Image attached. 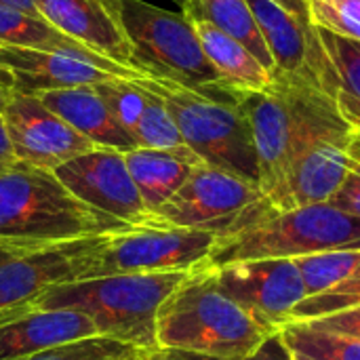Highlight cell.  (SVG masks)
I'll return each instance as SVG.
<instances>
[{"mask_svg":"<svg viewBox=\"0 0 360 360\" xmlns=\"http://www.w3.org/2000/svg\"><path fill=\"white\" fill-rule=\"evenodd\" d=\"M245 112L259 167V190L276 211H289V171L300 154L323 139H348L352 127L316 80L272 72L264 91L232 93Z\"/></svg>","mask_w":360,"mask_h":360,"instance_id":"6da1fadb","label":"cell"},{"mask_svg":"<svg viewBox=\"0 0 360 360\" xmlns=\"http://www.w3.org/2000/svg\"><path fill=\"white\" fill-rule=\"evenodd\" d=\"M272 333L217 285L209 268L192 270L156 316V350L236 359L253 354Z\"/></svg>","mask_w":360,"mask_h":360,"instance_id":"7a4b0ae2","label":"cell"},{"mask_svg":"<svg viewBox=\"0 0 360 360\" xmlns=\"http://www.w3.org/2000/svg\"><path fill=\"white\" fill-rule=\"evenodd\" d=\"M188 274H116L65 283L49 289L25 308L78 310L93 321L99 338L152 352L156 350L158 310Z\"/></svg>","mask_w":360,"mask_h":360,"instance_id":"3957f363","label":"cell"},{"mask_svg":"<svg viewBox=\"0 0 360 360\" xmlns=\"http://www.w3.org/2000/svg\"><path fill=\"white\" fill-rule=\"evenodd\" d=\"M76 200L53 171L17 162L0 173V240L55 245L129 230Z\"/></svg>","mask_w":360,"mask_h":360,"instance_id":"277c9868","label":"cell"},{"mask_svg":"<svg viewBox=\"0 0 360 360\" xmlns=\"http://www.w3.org/2000/svg\"><path fill=\"white\" fill-rule=\"evenodd\" d=\"M338 249H360V219L323 202L270 211L262 219L219 236L202 268L253 259H295Z\"/></svg>","mask_w":360,"mask_h":360,"instance_id":"5b68a950","label":"cell"},{"mask_svg":"<svg viewBox=\"0 0 360 360\" xmlns=\"http://www.w3.org/2000/svg\"><path fill=\"white\" fill-rule=\"evenodd\" d=\"M105 4L118 21L131 46V63L141 76L171 80L202 93H228L184 13L146 0H105Z\"/></svg>","mask_w":360,"mask_h":360,"instance_id":"8992f818","label":"cell"},{"mask_svg":"<svg viewBox=\"0 0 360 360\" xmlns=\"http://www.w3.org/2000/svg\"><path fill=\"white\" fill-rule=\"evenodd\" d=\"M160 95L184 143L209 167L259 186L251 124L232 93H202L162 78H137Z\"/></svg>","mask_w":360,"mask_h":360,"instance_id":"52a82bcc","label":"cell"},{"mask_svg":"<svg viewBox=\"0 0 360 360\" xmlns=\"http://www.w3.org/2000/svg\"><path fill=\"white\" fill-rule=\"evenodd\" d=\"M270 211L259 186L200 162L186 184L150 215L148 226L202 230L219 236L257 221Z\"/></svg>","mask_w":360,"mask_h":360,"instance_id":"ba28073f","label":"cell"},{"mask_svg":"<svg viewBox=\"0 0 360 360\" xmlns=\"http://www.w3.org/2000/svg\"><path fill=\"white\" fill-rule=\"evenodd\" d=\"M108 236L55 245L0 240V314L30 306L57 285L91 278Z\"/></svg>","mask_w":360,"mask_h":360,"instance_id":"9c48e42d","label":"cell"},{"mask_svg":"<svg viewBox=\"0 0 360 360\" xmlns=\"http://www.w3.org/2000/svg\"><path fill=\"white\" fill-rule=\"evenodd\" d=\"M217 234L167 226H139L110 234L91 278L116 274L192 272L205 266Z\"/></svg>","mask_w":360,"mask_h":360,"instance_id":"30bf717a","label":"cell"},{"mask_svg":"<svg viewBox=\"0 0 360 360\" xmlns=\"http://www.w3.org/2000/svg\"><path fill=\"white\" fill-rule=\"evenodd\" d=\"M53 173L82 205L133 228L150 224V213L127 169L124 152L95 148L59 165Z\"/></svg>","mask_w":360,"mask_h":360,"instance_id":"8fae6325","label":"cell"},{"mask_svg":"<svg viewBox=\"0 0 360 360\" xmlns=\"http://www.w3.org/2000/svg\"><path fill=\"white\" fill-rule=\"evenodd\" d=\"M209 270L236 304L272 331L285 327L291 310L306 300V287L293 259H253Z\"/></svg>","mask_w":360,"mask_h":360,"instance_id":"7c38bea8","label":"cell"},{"mask_svg":"<svg viewBox=\"0 0 360 360\" xmlns=\"http://www.w3.org/2000/svg\"><path fill=\"white\" fill-rule=\"evenodd\" d=\"M4 120L17 162L36 169L55 171L59 165L97 148L36 95L8 93Z\"/></svg>","mask_w":360,"mask_h":360,"instance_id":"4fadbf2b","label":"cell"},{"mask_svg":"<svg viewBox=\"0 0 360 360\" xmlns=\"http://www.w3.org/2000/svg\"><path fill=\"white\" fill-rule=\"evenodd\" d=\"M99 338L93 321L70 308H19L0 314V360L25 359Z\"/></svg>","mask_w":360,"mask_h":360,"instance_id":"5bb4252c","label":"cell"},{"mask_svg":"<svg viewBox=\"0 0 360 360\" xmlns=\"http://www.w3.org/2000/svg\"><path fill=\"white\" fill-rule=\"evenodd\" d=\"M108 78L112 74L72 55L0 44V82L8 93L38 95L55 89L97 84Z\"/></svg>","mask_w":360,"mask_h":360,"instance_id":"9a60e30c","label":"cell"},{"mask_svg":"<svg viewBox=\"0 0 360 360\" xmlns=\"http://www.w3.org/2000/svg\"><path fill=\"white\" fill-rule=\"evenodd\" d=\"M36 8L40 17L91 51L133 68L131 46L105 0H36Z\"/></svg>","mask_w":360,"mask_h":360,"instance_id":"2e32d148","label":"cell"},{"mask_svg":"<svg viewBox=\"0 0 360 360\" xmlns=\"http://www.w3.org/2000/svg\"><path fill=\"white\" fill-rule=\"evenodd\" d=\"M314 34V78L321 89L333 97L342 118L352 131H360V42L316 25Z\"/></svg>","mask_w":360,"mask_h":360,"instance_id":"e0dca14e","label":"cell"},{"mask_svg":"<svg viewBox=\"0 0 360 360\" xmlns=\"http://www.w3.org/2000/svg\"><path fill=\"white\" fill-rule=\"evenodd\" d=\"M247 4L272 55L276 68L274 72L300 74L316 80L312 72V57L316 46L314 25L272 0H247Z\"/></svg>","mask_w":360,"mask_h":360,"instance_id":"ac0fdd59","label":"cell"},{"mask_svg":"<svg viewBox=\"0 0 360 360\" xmlns=\"http://www.w3.org/2000/svg\"><path fill=\"white\" fill-rule=\"evenodd\" d=\"M36 97L97 148H112L118 152L137 148L133 137L116 122L95 84L44 91Z\"/></svg>","mask_w":360,"mask_h":360,"instance_id":"d6986e66","label":"cell"},{"mask_svg":"<svg viewBox=\"0 0 360 360\" xmlns=\"http://www.w3.org/2000/svg\"><path fill=\"white\" fill-rule=\"evenodd\" d=\"M0 44L63 53V55L84 59V61L97 65L99 70H103L112 76H118V78H131V80L141 78V74L137 70L120 65V63L91 51L82 42H78L72 36L57 30L44 17L27 15V13L17 11V8L4 6V4H0Z\"/></svg>","mask_w":360,"mask_h":360,"instance_id":"ffe728a7","label":"cell"},{"mask_svg":"<svg viewBox=\"0 0 360 360\" xmlns=\"http://www.w3.org/2000/svg\"><path fill=\"white\" fill-rule=\"evenodd\" d=\"M348 139H323L295 158L287 179L293 209L323 205L335 196L348 173Z\"/></svg>","mask_w":360,"mask_h":360,"instance_id":"44dd1931","label":"cell"},{"mask_svg":"<svg viewBox=\"0 0 360 360\" xmlns=\"http://www.w3.org/2000/svg\"><path fill=\"white\" fill-rule=\"evenodd\" d=\"M124 160L150 215L158 211L186 184L194 167L202 162L188 146L173 150L135 148L124 152Z\"/></svg>","mask_w":360,"mask_h":360,"instance_id":"7402d4cb","label":"cell"},{"mask_svg":"<svg viewBox=\"0 0 360 360\" xmlns=\"http://www.w3.org/2000/svg\"><path fill=\"white\" fill-rule=\"evenodd\" d=\"M190 23L202 44L207 59L221 76L228 93L264 91L272 82V74L236 38L202 19H190Z\"/></svg>","mask_w":360,"mask_h":360,"instance_id":"603a6c76","label":"cell"},{"mask_svg":"<svg viewBox=\"0 0 360 360\" xmlns=\"http://www.w3.org/2000/svg\"><path fill=\"white\" fill-rule=\"evenodd\" d=\"M184 15L188 19L209 21L245 44L270 74L276 70L247 0H184Z\"/></svg>","mask_w":360,"mask_h":360,"instance_id":"cb8c5ba5","label":"cell"},{"mask_svg":"<svg viewBox=\"0 0 360 360\" xmlns=\"http://www.w3.org/2000/svg\"><path fill=\"white\" fill-rule=\"evenodd\" d=\"M281 338L291 360H360V342L321 331L308 323H289L281 327Z\"/></svg>","mask_w":360,"mask_h":360,"instance_id":"d4e9b609","label":"cell"},{"mask_svg":"<svg viewBox=\"0 0 360 360\" xmlns=\"http://www.w3.org/2000/svg\"><path fill=\"white\" fill-rule=\"evenodd\" d=\"M293 264L297 266L306 297L323 293L344 278H348L360 266V249H338V251H323L304 257H295Z\"/></svg>","mask_w":360,"mask_h":360,"instance_id":"484cf974","label":"cell"},{"mask_svg":"<svg viewBox=\"0 0 360 360\" xmlns=\"http://www.w3.org/2000/svg\"><path fill=\"white\" fill-rule=\"evenodd\" d=\"M146 91H148V103H146V110H143L141 120H139V124L135 129V135H133L135 146L137 148H148V150L184 148L186 143L181 139V133L177 129L165 99L160 95H156L154 91H150V89H146Z\"/></svg>","mask_w":360,"mask_h":360,"instance_id":"4316f807","label":"cell"},{"mask_svg":"<svg viewBox=\"0 0 360 360\" xmlns=\"http://www.w3.org/2000/svg\"><path fill=\"white\" fill-rule=\"evenodd\" d=\"M95 89L105 101L112 116L116 118V122L133 137L148 103V91L137 82V78L131 80V78H118V76L97 82Z\"/></svg>","mask_w":360,"mask_h":360,"instance_id":"83f0119b","label":"cell"},{"mask_svg":"<svg viewBox=\"0 0 360 360\" xmlns=\"http://www.w3.org/2000/svg\"><path fill=\"white\" fill-rule=\"evenodd\" d=\"M356 306H360V266L340 285L302 300L291 310L287 325L316 321V319H323V316H329L348 308H356Z\"/></svg>","mask_w":360,"mask_h":360,"instance_id":"f1b7e54d","label":"cell"},{"mask_svg":"<svg viewBox=\"0 0 360 360\" xmlns=\"http://www.w3.org/2000/svg\"><path fill=\"white\" fill-rule=\"evenodd\" d=\"M143 354H146L143 350L131 348L127 344L108 338H95V340H84L40 354H32L25 359L13 360H139Z\"/></svg>","mask_w":360,"mask_h":360,"instance_id":"f546056e","label":"cell"},{"mask_svg":"<svg viewBox=\"0 0 360 360\" xmlns=\"http://www.w3.org/2000/svg\"><path fill=\"white\" fill-rule=\"evenodd\" d=\"M308 6L312 25L360 42V0H308Z\"/></svg>","mask_w":360,"mask_h":360,"instance_id":"4dcf8cb0","label":"cell"},{"mask_svg":"<svg viewBox=\"0 0 360 360\" xmlns=\"http://www.w3.org/2000/svg\"><path fill=\"white\" fill-rule=\"evenodd\" d=\"M150 360H291V354L281 338V331L272 333L253 354L236 356V359H217L205 354H190V352H173V350H152L148 352Z\"/></svg>","mask_w":360,"mask_h":360,"instance_id":"1f68e13d","label":"cell"},{"mask_svg":"<svg viewBox=\"0 0 360 360\" xmlns=\"http://www.w3.org/2000/svg\"><path fill=\"white\" fill-rule=\"evenodd\" d=\"M329 205L360 219V162L350 158L348 173H346L342 186L338 188L335 196L329 200Z\"/></svg>","mask_w":360,"mask_h":360,"instance_id":"d6a6232c","label":"cell"},{"mask_svg":"<svg viewBox=\"0 0 360 360\" xmlns=\"http://www.w3.org/2000/svg\"><path fill=\"white\" fill-rule=\"evenodd\" d=\"M306 323L314 329L331 331V333L346 335V338H352V340L360 342V306L323 316V319H316V321H306Z\"/></svg>","mask_w":360,"mask_h":360,"instance_id":"836d02e7","label":"cell"},{"mask_svg":"<svg viewBox=\"0 0 360 360\" xmlns=\"http://www.w3.org/2000/svg\"><path fill=\"white\" fill-rule=\"evenodd\" d=\"M6 99H8V91L0 82V173L13 169L17 165V158H15V152H13L11 139H8V131H6V120H4Z\"/></svg>","mask_w":360,"mask_h":360,"instance_id":"e575fe53","label":"cell"},{"mask_svg":"<svg viewBox=\"0 0 360 360\" xmlns=\"http://www.w3.org/2000/svg\"><path fill=\"white\" fill-rule=\"evenodd\" d=\"M272 2H276L278 6L287 8V11L293 13V15H297V17L310 21V6H308V0H272ZM310 23H312V21H310Z\"/></svg>","mask_w":360,"mask_h":360,"instance_id":"d590c367","label":"cell"},{"mask_svg":"<svg viewBox=\"0 0 360 360\" xmlns=\"http://www.w3.org/2000/svg\"><path fill=\"white\" fill-rule=\"evenodd\" d=\"M0 4L11 6V8H17V11L27 13V15H38L36 0H0Z\"/></svg>","mask_w":360,"mask_h":360,"instance_id":"8d00e7d4","label":"cell"},{"mask_svg":"<svg viewBox=\"0 0 360 360\" xmlns=\"http://www.w3.org/2000/svg\"><path fill=\"white\" fill-rule=\"evenodd\" d=\"M346 152H348V156H350L352 160L360 162V131H352V135H350V139H348Z\"/></svg>","mask_w":360,"mask_h":360,"instance_id":"74e56055","label":"cell"},{"mask_svg":"<svg viewBox=\"0 0 360 360\" xmlns=\"http://www.w3.org/2000/svg\"><path fill=\"white\" fill-rule=\"evenodd\" d=\"M139 360H150V359H148V352H146V354H143V356H141Z\"/></svg>","mask_w":360,"mask_h":360,"instance_id":"f35d334b","label":"cell"}]
</instances>
